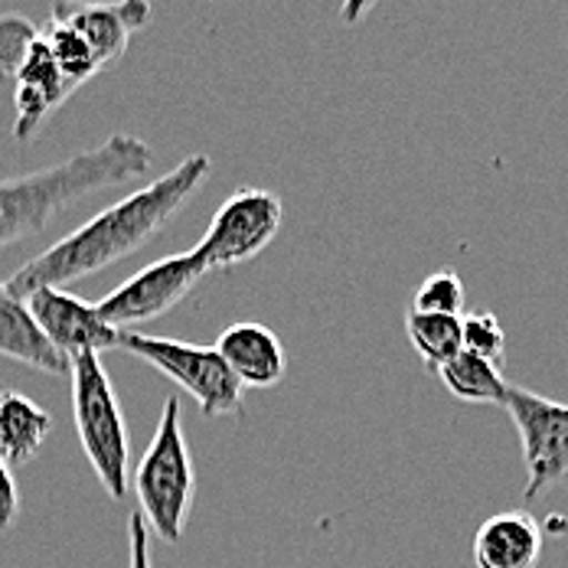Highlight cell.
I'll use <instances>...</instances> for the list:
<instances>
[{"mask_svg": "<svg viewBox=\"0 0 568 568\" xmlns=\"http://www.w3.org/2000/svg\"><path fill=\"white\" fill-rule=\"evenodd\" d=\"M40 40V30L17 13H3L0 17V72H17L27 53L33 50V43Z\"/></svg>", "mask_w": 568, "mask_h": 568, "instance_id": "21", "label": "cell"}, {"mask_svg": "<svg viewBox=\"0 0 568 568\" xmlns=\"http://www.w3.org/2000/svg\"><path fill=\"white\" fill-rule=\"evenodd\" d=\"M13 85H17V92H13V109H17L13 138L17 141H30L40 131V124L75 92L65 82V75L59 72V65L53 62L43 40L33 43V50L13 72Z\"/></svg>", "mask_w": 568, "mask_h": 568, "instance_id": "11", "label": "cell"}, {"mask_svg": "<svg viewBox=\"0 0 568 568\" xmlns=\"http://www.w3.org/2000/svg\"><path fill=\"white\" fill-rule=\"evenodd\" d=\"M412 311L418 314H445V317H460L464 311V282L452 268L432 272L425 282L418 284Z\"/></svg>", "mask_w": 568, "mask_h": 568, "instance_id": "19", "label": "cell"}, {"mask_svg": "<svg viewBox=\"0 0 568 568\" xmlns=\"http://www.w3.org/2000/svg\"><path fill=\"white\" fill-rule=\"evenodd\" d=\"M53 432V418L23 393H0V460L23 467L40 455Z\"/></svg>", "mask_w": 568, "mask_h": 568, "instance_id": "15", "label": "cell"}, {"mask_svg": "<svg viewBox=\"0 0 568 568\" xmlns=\"http://www.w3.org/2000/svg\"><path fill=\"white\" fill-rule=\"evenodd\" d=\"M20 516V490L13 480V467L0 460V532L10 529Z\"/></svg>", "mask_w": 568, "mask_h": 568, "instance_id": "23", "label": "cell"}, {"mask_svg": "<svg viewBox=\"0 0 568 568\" xmlns=\"http://www.w3.org/2000/svg\"><path fill=\"white\" fill-rule=\"evenodd\" d=\"M40 40L47 43L50 57H53V62L59 65V72L65 75V82H69L72 89L85 85L89 79H95V75L102 72L95 57H92V50L85 47V40H82L79 33H72L69 27L50 20V23L40 30Z\"/></svg>", "mask_w": 568, "mask_h": 568, "instance_id": "18", "label": "cell"}, {"mask_svg": "<svg viewBox=\"0 0 568 568\" xmlns=\"http://www.w3.org/2000/svg\"><path fill=\"white\" fill-rule=\"evenodd\" d=\"M0 356L40 369L47 376H69V359L57 353L33 324L27 301L0 282Z\"/></svg>", "mask_w": 568, "mask_h": 568, "instance_id": "14", "label": "cell"}, {"mask_svg": "<svg viewBox=\"0 0 568 568\" xmlns=\"http://www.w3.org/2000/svg\"><path fill=\"white\" fill-rule=\"evenodd\" d=\"M206 275L203 262L196 252H180V255H164L121 282L114 291H109L95 311L112 331H131L138 324H151L164 317L171 307H176L196 284Z\"/></svg>", "mask_w": 568, "mask_h": 568, "instance_id": "8", "label": "cell"}, {"mask_svg": "<svg viewBox=\"0 0 568 568\" xmlns=\"http://www.w3.org/2000/svg\"><path fill=\"white\" fill-rule=\"evenodd\" d=\"M23 301L40 334L65 359L82 353L99 356L105 349H118V331L99 317L95 304H85L65 287H37Z\"/></svg>", "mask_w": 568, "mask_h": 568, "instance_id": "10", "label": "cell"}, {"mask_svg": "<svg viewBox=\"0 0 568 568\" xmlns=\"http://www.w3.org/2000/svg\"><path fill=\"white\" fill-rule=\"evenodd\" d=\"M216 353L223 356L229 373L239 379L242 389H275L287 373L282 341L275 337V331L255 321L226 327L216 341Z\"/></svg>", "mask_w": 568, "mask_h": 568, "instance_id": "12", "label": "cell"}, {"mask_svg": "<svg viewBox=\"0 0 568 568\" xmlns=\"http://www.w3.org/2000/svg\"><path fill=\"white\" fill-rule=\"evenodd\" d=\"M460 349L500 366L507 356V334H504L500 321L487 311L460 317Z\"/></svg>", "mask_w": 568, "mask_h": 568, "instance_id": "20", "label": "cell"}, {"mask_svg": "<svg viewBox=\"0 0 568 568\" xmlns=\"http://www.w3.org/2000/svg\"><path fill=\"white\" fill-rule=\"evenodd\" d=\"M542 559V526L529 513H497L474 536L477 568H536Z\"/></svg>", "mask_w": 568, "mask_h": 568, "instance_id": "13", "label": "cell"}, {"mask_svg": "<svg viewBox=\"0 0 568 568\" xmlns=\"http://www.w3.org/2000/svg\"><path fill=\"white\" fill-rule=\"evenodd\" d=\"M284 220L282 196L258 186H239L213 213L206 235L196 242V258L206 272H232L262 255L278 235Z\"/></svg>", "mask_w": 568, "mask_h": 568, "instance_id": "6", "label": "cell"}, {"mask_svg": "<svg viewBox=\"0 0 568 568\" xmlns=\"http://www.w3.org/2000/svg\"><path fill=\"white\" fill-rule=\"evenodd\" d=\"M445 389L460 402H470V405H504L507 396V379L500 373V366L460 349L457 356H452L438 373H435Z\"/></svg>", "mask_w": 568, "mask_h": 568, "instance_id": "16", "label": "cell"}, {"mask_svg": "<svg viewBox=\"0 0 568 568\" xmlns=\"http://www.w3.org/2000/svg\"><path fill=\"white\" fill-rule=\"evenodd\" d=\"M376 0H343L341 3V20L346 27H356L369 10H373Z\"/></svg>", "mask_w": 568, "mask_h": 568, "instance_id": "24", "label": "cell"}, {"mask_svg": "<svg viewBox=\"0 0 568 568\" xmlns=\"http://www.w3.org/2000/svg\"><path fill=\"white\" fill-rule=\"evenodd\" d=\"M154 168V151L134 134H112L47 171L0 180V248L23 242L53 223L59 210L89 193L131 183Z\"/></svg>", "mask_w": 568, "mask_h": 568, "instance_id": "2", "label": "cell"}, {"mask_svg": "<svg viewBox=\"0 0 568 568\" xmlns=\"http://www.w3.org/2000/svg\"><path fill=\"white\" fill-rule=\"evenodd\" d=\"M196 474H193V455L183 435L180 418V398H168L154 428V438L134 470V494H138V513L161 542L176 546L183 539V526L193 507Z\"/></svg>", "mask_w": 568, "mask_h": 568, "instance_id": "3", "label": "cell"}, {"mask_svg": "<svg viewBox=\"0 0 568 568\" xmlns=\"http://www.w3.org/2000/svg\"><path fill=\"white\" fill-rule=\"evenodd\" d=\"M405 331L408 341L418 349L422 363L438 373L452 356L460 353V317H445V314H405Z\"/></svg>", "mask_w": 568, "mask_h": 568, "instance_id": "17", "label": "cell"}, {"mask_svg": "<svg viewBox=\"0 0 568 568\" xmlns=\"http://www.w3.org/2000/svg\"><path fill=\"white\" fill-rule=\"evenodd\" d=\"M50 20L79 33L99 69H112L128 53L131 37L148 27L151 0H57Z\"/></svg>", "mask_w": 568, "mask_h": 568, "instance_id": "9", "label": "cell"}, {"mask_svg": "<svg viewBox=\"0 0 568 568\" xmlns=\"http://www.w3.org/2000/svg\"><path fill=\"white\" fill-rule=\"evenodd\" d=\"M118 346L128 349L131 356L151 363L158 373L173 379L183 393H190L206 418L235 415L242 408V386L229 373L216 346L171 341V337H148L138 331H121Z\"/></svg>", "mask_w": 568, "mask_h": 568, "instance_id": "5", "label": "cell"}, {"mask_svg": "<svg viewBox=\"0 0 568 568\" xmlns=\"http://www.w3.org/2000/svg\"><path fill=\"white\" fill-rule=\"evenodd\" d=\"M504 408L510 412L513 425L523 442L526 464V490L523 500L532 504L549 487L568 477V402L536 396L523 386L507 383Z\"/></svg>", "mask_w": 568, "mask_h": 568, "instance_id": "7", "label": "cell"}, {"mask_svg": "<svg viewBox=\"0 0 568 568\" xmlns=\"http://www.w3.org/2000/svg\"><path fill=\"white\" fill-rule=\"evenodd\" d=\"M72 415L82 452L89 457L99 484L112 500L128 497V428L112 379L99 356L82 353L69 359Z\"/></svg>", "mask_w": 568, "mask_h": 568, "instance_id": "4", "label": "cell"}, {"mask_svg": "<svg viewBox=\"0 0 568 568\" xmlns=\"http://www.w3.org/2000/svg\"><path fill=\"white\" fill-rule=\"evenodd\" d=\"M213 161L206 154L183 158L171 173L151 180L144 190L112 203L95 213L85 226L69 232L57 245L43 248L30 262H23L7 287L17 297H27L37 287H65L89 275L105 272L118 258L144 248L171 220L193 200V193L206 183Z\"/></svg>", "mask_w": 568, "mask_h": 568, "instance_id": "1", "label": "cell"}, {"mask_svg": "<svg viewBox=\"0 0 568 568\" xmlns=\"http://www.w3.org/2000/svg\"><path fill=\"white\" fill-rule=\"evenodd\" d=\"M151 532L141 519V513H131L128 519V568H151Z\"/></svg>", "mask_w": 568, "mask_h": 568, "instance_id": "22", "label": "cell"}]
</instances>
